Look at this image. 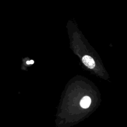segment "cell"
Returning a JSON list of instances; mask_svg holds the SVG:
<instances>
[{"label":"cell","instance_id":"cell-1","mask_svg":"<svg viewBox=\"0 0 127 127\" xmlns=\"http://www.w3.org/2000/svg\"><path fill=\"white\" fill-rule=\"evenodd\" d=\"M82 60L83 64L88 67L90 68H93L94 67L95 65V62L91 57L85 55L82 58Z\"/></svg>","mask_w":127,"mask_h":127},{"label":"cell","instance_id":"cell-2","mask_svg":"<svg viewBox=\"0 0 127 127\" xmlns=\"http://www.w3.org/2000/svg\"><path fill=\"white\" fill-rule=\"evenodd\" d=\"M91 99L88 96H84L80 101V105L83 108H87L91 104Z\"/></svg>","mask_w":127,"mask_h":127},{"label":"cell","instance_id":"cell-3","mask_svg":"<svg viewBox=\"0 0 127 127\" xmlns=\"http://www.w3.org/2000/svg\"><path fill=\"white\" fill-rule=\"evenodd\" d=\"M26 64H34V61L33 60H30V61H28L26 62Z\"/></svg>","mask_w":127,"mask_h":127}]
</instances>
